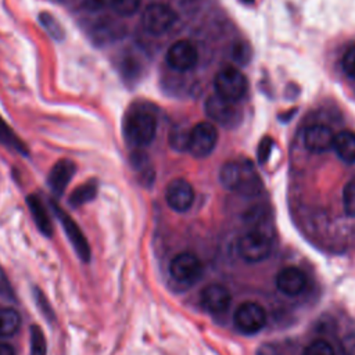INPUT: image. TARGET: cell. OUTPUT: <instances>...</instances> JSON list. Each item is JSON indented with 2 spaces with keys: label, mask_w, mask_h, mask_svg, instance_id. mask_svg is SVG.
I'll return each mask as SVG.
<instances>
[{
  "label": "cell",
  "mask_w": 355,
  "mask_h": 355,
  "mask_svg": "<svg viewBox=\"0 0 355 355\" xmlns=\"http://www.w3.org/2000/svg\"><path fill=\"white\" fill-rule=\"evenodd\" d=\"M39 22L42 24L43 29H46V32L54 39V40H62L65 36L64 28L60 24V21L50 12L44 11L39 14Z\"/></svg>",
  "instance_id": "603a6c76"
},
{
  "label": "cell",
  "mask_w": 355,
  "mask_h": 355,
  "mask_svg": "<svg viewBox=\"0 0 355 355\" xmlns=\"http://www.w3.org/2000/svg\"><path fill=\"white\" fill-rule=\"evenodd\" d=\"M230 291L219 283H211L205 286L200 294L201 306L214 315L223 313L230 306Z\"/></svg>",
  "instance_id": "4fadbf2b"
},
{
  "label": "cell",
  "mask_w": 355,
  "mask_h": 355,
  "mask_svg": "<svg viewBox=\"0 0 355 355\" xmlns=\"http://www.w3.org/2000/svg\"><path fill=\"white\" fill-rule=\"evenodd\" d=\"M105 3H107V0H85V1H83L85 7L89 8V10H98V8H101Z\"/></svg>",
  "instance_id": "d6a6232c"
},
{
  "label": "cell",
  "mask_w": 355,
  "mask_h": 355,
  "mask_svg": "<svg viewBox=\"0 0 355 355\" xmlns=\"http://www.w3.org/2000/svg\"><path fill=\"white\" fill-rule=\"evenodd\" d=\"M237 252L240 258L247 263L262 262L272 252V240L262 230H250L239 239Z\"/></svg>",
  "instance_id": "3957f363"
},
{
  "label": "cell",
  "mask_w": 355,
  "mask_h": 355,
  "mask_svg": "<svg viewBox=\"0 0 355 355\" xmlns=\"http://www.w3.org/2000/svg\"><path fill=\"white\" fill-rule=\"evenodd\" d=\"M46 338L39 326L31 327V355H46Z\"/></svg>",
  "instance_id": "484cf974"
},
{
  "label": "cell",
  "mask_w": 355,
  "mask_h": 355,
  "mask_svg": "<svg viewBox=\"0 0 355 355\" xmlns=\"http://www.w3.org/2000/svg\"><path fill=\"white\" fill-rule=\"evenodd\" d=\"M26 204H28V208L31 211L32 219H33L35 225L37 226V229L40 230V233L50 237L51 233H53V223H51L49 212L46 211L42 200L37 196L31 194L26 198Z\"/></svg>",
  "instance_id": "ac0fdd59"
},
{
  "label": "cell",
  "mask_w": 355,
  "mask_h": 355,
  "mask_svg": "<svg viewBox=\"0 0 355 355\" xmlns=\"http://www.w3.org/2000/svg\"><path fill=\"white\" fill-rule=\"evenodd\" d=\"M123 33L125 26L116 19L108 17L94 21L89 29V36L97 46H104L114 40H118L123 36Z\"/></svg>",
  "instance_id": "9a60e30c"
},
{
  "label": "cell",
  "mask_w": 355,
  "mask_h": 355,
  "mask_svg": "<svg viewBox=\"0 0 355 355\" xmlns=\"http://www.w3.org/2000/svg\"><path fill=\"white\" fill-rule=\"evenodd\" d=\"M233 55L237 61L245 62V60H248V47H247V44L236 43L234 49H233Z\"/></svg>",
  "instance_id": "1f68e13d"
},
{
  "label": "cell",
  "mask_w": 355,
  "mask_h": 355,
  "mask_svg": "<svg viewBox=\"0 0 355 355\" xmlns=\"http://www.w3.org/2000/svg\"><path fill=\"white\" fill-rule=\"evenodd\" d=\"M205 114L216 123L233 126L239 122L240 111L236 103L227 101L216 94L209 96L205 101Z\"/></svg>",
  "instance_id": "7c38bea8"
},
{
  "label": "cell",
  "mask_w": 355,
  "mask_h": 355,
  "mask_svg": "<svg viewBox=\"0 0 355 355\" xmlns=\"http://www.w3.org/2000/svg\"><path fill=\"white\" fill-rule=\"evenodd\" d=\"M21 324V318L17 311L11 308L0 309V337L14 336Z\"/></svg>",
  "instance_id": "44dd1931"
},
{
  "label": "cell",
  "mask_w": 355,
  "mask_h": 355,
  "mask_svg": "<svg viewBox=\"0 0 355 355\" xmlns=\"http://www.w3.org/2000/svg\"><path fill=\"white\" fill-rule=\"evenodd\" d=\"M165 200L171 209L176 212H186L194 202V189L186 179H173L166 186Z\"/></svg>",
  "instance_id": "8fae6325"
},
{
  "label": "cell",
  "mask_w": 355,
  "mask_h": 355,
  "mask_svg": "<svg viewBox=\"0 0 355 355\" xmlns=\"http://www.w3.org/2000/svg\"><path fill=\"white\" fill-rule=\"evenodd\" d=\"M75 171L76 165L71 159H60L53 165L49 172L47 183L55 196H62L68 183L73 178Z\"/></svg>",
  "instance_id": "e0dca14e"
},
{
  "label": "cell",
  "mask_w": 355,
  "mask_h": 355,
  "mask_svg": "<svg viewBox=\"0 0 355 355\" xmlns=\"http://www.w3.org/2000/svg\"><path fill=\"white\" fill-rule=\"evenodd\" d=\"M272 146H273V140L270 137H263L258 146V151H257V155H258V161L261 164H265L270 155V150H272Z\"/></svg>",
  "instance_id": "f546056e"
},
{
  "label": "cell",
  "mask_w": 355,
  "mask_h": 355,
  "mask_svg": "<svg viewBox=\"0 0 355 355\" xmlns=\"http://www.w3.org/2000/svg\"><path fill=\"white\" fill-rule=\"evenodd\" d=\"M157 133V116L153 107L133 104L123 119V135L135 147L148 146Z\"/></svg>",
  "instance_id": "6da1fadb"
},
{
  "label": "cell",
  "mask_w": 355,
  "mask_h": 355,
  "mask_svg": "<svg viewBox=\"0 0 355 355\" xmlns=\"http://www.w3.org/2000/svg\"><path fill=\"white\" fill-rule=\"evenodd\" d=\"M334 133L324 123L309 125L304 132V146L313 154L326 153L333 147Z\"/></svg>",
  "instance_id": "5bb4252c"
},
{
  "label": "cell",
  "mask_w": 355,
  "mask_h": 355,
  "mask_svg": "<svg viewBox=\"0 0 355 355\" xmlns=\"http://www.w3.org/2000/svg\"><path fill=\"white\" fill-rule=\"evenodd\" d=\"M0 355H15L11 345L0 343Z\"/></svg>",
  "instance_id": "836d02e7"
},
{
  "label": "cell",
  "mask_w": 355,
  "mask_h": 355,
  "mask_svg": "<svg viewBox=\"0 0 355 355\" xmlns=\"http://www.w3.org/2000/svg\"><path fill=\"white\" fill-rule=\"evenodd\" d=\"M51 207L55 212V216L58 218L69 243L72 244L75 252L78 254V257L83 261V262H89L90 261V247L89 243L85 237V234L82 233L80 227L76 225V222L64 211L61 209L57 204L51 202Z\"/></svg>",
  "instance_id": "30bf717a"
},
{
  "label": "cell",
  "mask_w": 355,
  "mask_h": 355,
  "mask_svg": "<svg viewBox=\"0 0 355 355\" xmlns=\"http://www.w3.org/2000/svg\"><path fill=\"white\" fill-rule=\"evenodd\" d=\"M331 148L343 162L355 164V132L341 130L334 135Z\"/></svg>",
  "instance_id": "d6986e66"
},
{
  "label": "cell",
  "mask_w": 355,
  "mask_h": 355,
  "mask_svg": "<svg viewBox=\"0 0 355 355\" xmlns=\"http://www.w3.org/2000/svg\"><path fill=\"white\" fill-rule=\"evenodd\" d=\"M36 302H37V305L40 306V309H43V311H42L43 315H44L49 320H53L54 315H53V312H51V309H50V306H49L46 298L43 297V294H42L39 290H36Z\"/></svg>",
  "instance_id": "4dcf8cb0"
},
{
  "label": "cell",
  "mask_w": 355,
  "mask_h": 355,
  "mask_svg": "<svg viewBox=\"0 0 355 355\" xmlns=\"http://www.w3.org/2000/svg\"><path fill=\"white\" fill-rule=\"evenodd\" d=\"M141 0H110V6L119 17H130L137 12Z\"/></svg>",
  "instance_id": "cb8c5ba5"
},
{
  "label": "cell",
  "mask_w": 355,
  "mask_h": 355,
  "mask_svg": "<svg viewBox=\"0 0 355 355\" xmlns=\"http://www.w3.org/2000/svg\"><path fill=\"white\" fill-rule=\"evenodd\" d=\"M220 184L243 196H257L262 190V180L250 161H230L219 171Z\"/></svg>",
  "instance_id": "7a4b0ae2"
},
{
  "label": "cell",
  "mask_w": 355,
  "mask_h": 355,
  "mask_svg": "<svg viewBox=\"0 0 355 355\" xmlns=\"http://www.w3.org/2000/svg\"><path fill=\"white\" fill-rule=\"evenodd\" d=\"M178 21V14L164 3H153L146 7L141 15V25L146 32L154 36L164 35Z\"/></svg>",
  "instance_id": "5b68a950"
},
{
  "label": "cell",
  "mask_w": 355,
  "mask_h": 355,
  "mask_svg": "<svg viewBox=\"0 0 355 355\" xmlns=\"http://www.w3.org/2000/svg\"><path fill=\"white\" fill-rule=\"evenodd\" d=\"M243 3H245V4H251V3H254V0H241Z\"/></svg>",
  "instance_id": "e575fe53"
},
{
  "label": "cell",
  "mask_w": 355,
  "mask_h": 355,
  "mask_svg": "<svg viewBox=\"0 0 355 355\" xmlns=\"http://www.w3.org/2000/svg\"><path fill=\"white\" fill-rule=\"evenodd\" d=\"M276 286L284 295L295 297L305 290L306 275L297 266H286L277 273Z\"/></svg>",
  "instance_id": "2e32d148"
},
{
  "label": "cell",
  "mask_w": 355,
  "mask_h": 355,
  "mask_svg": "<svg viewBox=\"0 0 355 355\" xmlns=\"http://www.w3.org/2000/svg\"><path fill=\"white\" fill-rule=\"evenodd\" d=\"M169 273L171 277L180 284H193L202 275V263L193 252H179L169 263Z\"/></svg>",
  "instance_id": "ba28073f"
},
{
  "label": "cell",
  "mask_w": 355,
  "mask_h": 355,
  "mask_svg": "<svg viewBox=\"0 0 355 355\" xmlns=\"http://www.w3.org/2000/svg\"><path fill=\"white\" fill-rule=\"evenodd\" d=\"M302 355H336V351L327 340L316 338L304 348Z\"/></svg>",
  "instance_id": "d4e9b609"
},
{
  "label": "cell",
  "mask_w": 355,
  "mask_h": 355,
  "mask_svg": "<svg viewBox=\"0 0 355 355\" xmlns=\"http://www.w3.org/2000/svg\"><path fill=\"white\" fill-rule=\"evenodd\" d=\"M187 140H189V132L186 133L180 128H175L169 135V144L176 151H187Z\"/></svg>",
  "instance_id": "83f0119b"
},
{
  "label": "cell",
  "mask_w": 355,
  "mask_h": 355,
  "mask_svg": "<svg viewBox=\"0 0 355 355\" xmlns=\"http://www.w3.org/2000/svg\"><path fill=\"white\" fill-rule=\"evenodd\" d=\"M97 190H98V186H97L96 180H87L83 184L78 186L71 193L68 202L71 204V207H80L89 201L94 200L97 196Z\"/></svg>",
  "instance_id": "ffe728a7"
},
{
  "label": "cell",
  "mask_w": 355,
  "mask_h": 355,
  "mask_svg": "<svg viewBox=\"0 0 355 355\" xmlns=\"http://www.w3.org/2000/svg\"><path fill=\"white\" fill-rule=\"evenodd\" d=\"M343 208L348 216L355 218V180L348 182L343 189Z\"/></svg>",
  "instance_id": "4316f807"
},
{
  "label": "cell",
  "mask_w": 355,
  "mask_h": 355,
  "mask_svg": "<svg viewBox=\"0 0 355 355\" xmlns=\"http://www.w3.org/2000/svg\"><path fill=\"white\" fill-rule=\"evenodd\" d=\"M166 64L176 72H187L193 69L198 61V51L189 40L175 42L166 51Z\"/></svg>",
  "instance_id": "9c48e42d"
},
{
  "label": "cell",
  "mask_w": 355,
  "mask_h": 355,
  "mask_svg": "<svg viewBox=\"0 0 355 355\" xmlns=\"http://www.w3.org/2000/svg\"><path fill=\"white\" fill-rule=\"evenodd\" d=\"M247 79L245 76L233 67H227L220 69L214 79V89L216 96L227 100V101H239L244 97L247 92Z\"/></svg>",
  "instance_id": "277c9868"
},
{
  "label": "cell",
  "mask_w": 355,
  "mask_h": 355,
  "mask_svg": "<svg viewBox=\"0 0 355 355\" xmlns=\"http://www.w3.org/2000/svg\"><path fill=\"white\" fill-rule=\"evenodd\" d=\"M268 315L262 305L257 302H243L237 306L233 315L234 326L244 334H255L266 324Z\"/></svg>",
  "instance_id": "52a82bcc"
},
{
  "label": "cell",
  "mask_w": 355,
  "mask_h": 355,
  "mask_svg": "<svg viewBox=\"0 0 355 355\" xmlns=\"http://www.w3.org/2000/svg\"><path fill=\"white\" fill-rule=\"evenodd\" d=\"M341 67L345 75L351 79H355V44L347 49L341 58Z\"/></svg>",
  "instance_id": "f1b7e54d"
},
{
  "label": "cell",
  "mask_w": 355,
  "mask_h": 355,
  "mask_svg": "<svg viewBox=\"0 0 355 355\" xmlns=\"http://www.w3.org/2000/svg\"><path fill=\"white\" fill-rule=\"evenodd\" d=\"M0 143H3L6 147L12 148L21 154H26L28 148L24 144V141L15 135V132L8 126V123L0 116Z\"/></svg>",
  "instance_id": "7402d4cb"
},
{
  "label": "cell",
  "mask_w": 355,
  "mask_h": 355,
  "mask_svg": "<svg viewBox=\"0 0 355 355\" xmlns=\"http://www.w3.org/2000/svg\"><path fill=\"white\" fill-rule=\"evenodd\" d=\"M218 141V130L211 122H198L189 132L187 151L196 158L208 157Z\"/></svg>",
  "instance_id": "8992f818"
}]
</instances>
